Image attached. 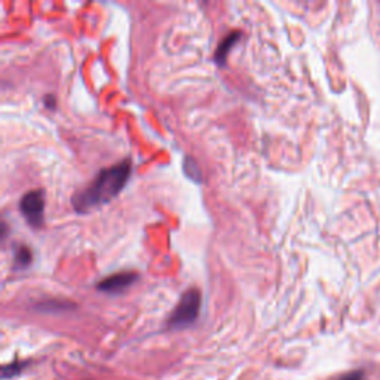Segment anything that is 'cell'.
Here are the masks:
<instances>
[{
  "mask_svg": "<svg viewBox=\"0 0 380 380\" xmlns=\"http://www.w3.org/2000/svg\"><path fill=\"white\" fill-rule=\"evenodd\" d=\"M201 309V293L198 288H189V290L181 296L178 305L173 310L171 315L168 318L169 329L180 330L186 329L190 324H193L199 315Z\"/></svg>",
  "mask_w": 380,
  "mask_h": 380,
  "instance_id": "cell-2",
  "label": "cell"
},
{
  "mask_svg": "<svg viewBox=\"0 0 380 380\" xmlns=\"http://www.w3.org/2000/svg\"><path fill=\"white\" fill-rule=\"evenodd\" d=\"M340 380H361V374L360 373H355V374H350L345 379H340Z\"/></svg>",
  "mask_w": 380,
  "mask_h": 380,
  "instance_id": "cell-9",
  "label": "cell"
},
{
  "mask_svg": "<svg viewBox=\"0 0 380 380\" xmlns=\"http://www.w3.org/2000/svg\"><path fill=\"white\" fill-rule=\"evenodd\" d=\"M20 211L32 228H41L44 225L45 192L37 189L25 193L20 202Z\"/></svg>",
  "mask_w": 380,
  "mask_h": 380,
  "instance_id": "cell-3",
  "label": "cell"
},
{
  "mask_svg": "<svg viewBox=\"0 0 380 380\" xmlns=\"http://www.w3.org/2000/svg\"><path fill=\"white\" fill-rule=\"evenodd\" d=\"M131 161L125 159L110 168H104L89 186L74 193L72 198L77 213H86L89 209L109 204L121 193L131 176Z\"/></svg>",
  "mask_w": 380,
  "mask_h": 380,
  "instance_id": "cell-1",
  "label": "cell"
},
{
  "mask_svg": "<svg viewBox=\"0 0 380 380\" xmlns=\"http://www.w3.org/2000/svg\"><path fill=\"white\" fill-rule=\"evenodd\" d=\"M15 266L17 268H27L32 265V261H33V254L30 251V248L27 245H20L17 250H15Z\"/></svg>",
  "mask_w": 380,
  "mask_h": 380,
  "instance_id": "cell-6",
  "label": "cell"
},
{
  "mask_svg": "<svg viewBox=\"0 0 380 380\" xmlns=\"http://www.w3.org/2000/svg\"><path fill=\"white\" fill-rule=\"evenodd\" d=\"M138 280V273L136 272H119L110 275V277L101 280L97 284V290L109 294H119L133 285Z\"/></svg>",
  "mask_w": 380,
  "mask_h": 380,
  "instance_id": "cell-4",
  "label": "cell"
},
{
  "mask_svg": "<svg viewBox=\"0 0 380 380\" xmlns=\"http://www.w3.org/2000/svg\"><path fill=\"white\" fill-rule=\"evenodd\" d=\"M20 369H21V365H18L15 362L4 367V377H11V376L18 374L20 373Z\"/></svg>",
  "mask_w": 380,
  "mask_h": 380,
  "instance_id": "cell-7",
  "label": "cell"
},
{
  "mask_svg": "<svg viewBox=\"0 0 380 380\" xmlns=\"http://www.w3.org/2000/svg\"><path fill=\"white\" fill-rule=\"evenodd\" d=\"M45 104H46V107H48V109H54V107H55V98L52 97V96H48V97L45 98Z\"/></svg>",
  "mask_w": 380,
  "mask_h": 380,
  "instance_id": "cell-8",
  "label": "cell"
},
{
  "mask_svg": "<svg viewBox=\"0 0 380 380\" xmlns=\"http://www.w3.org/2000/svg\"><path fill=\"white\" fill-rule=\"evenodd\" d=\"M241 39V33L240 32H232L229 33L228 36L223 37V41L218 44V48L214 54V61L217 65H220V67H223V65L226 64V58L229 55V52L232 49V46L237 44Z\"/></svg>",
  "mask_w": 380,
  "mask_h": 380,
  "instance_id": "cell-5",
  "label": "cell"
}]
</instances>
